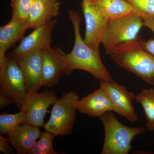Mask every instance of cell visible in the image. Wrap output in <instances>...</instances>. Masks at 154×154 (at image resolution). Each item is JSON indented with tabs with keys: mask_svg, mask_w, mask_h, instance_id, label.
<instances>
[{
	"mask_svg": "<svg viewBox=\"0 0 154 154\" xmlns=\"http://www.w3.org/2000/svg\"><path fill=\"white\" fill-rule=\"evenodd\" d=\"M68 15L73 27L75 42L72 51L65 56L64 74H71L75 70H82L100 81H114L102 62L99 52L89 47L82 38L79 14L70 10L68 11Z\"/></svg>",
	"mask_w": 154,
	"mask_h": 154,
	"instance_id": "cell-1",
	"label": "cell"
},
{
	"mask_svg": "<svg viewBox=\"0 0 154 154\" xmlns=\"http://www.w3.org/2000/svg\"><path fill=\"white\" fill-rule=\"evenodd\" d=\"M143 42L139 36L116 46L108 55L119 66L154 86V56L146 50Z\"/></svg>",
	"mask_w": 154,
	"mask_h": 154,
	"instance_id": "cell-2",
	"label": "cell"
},
{
	"mask_svg": "<svg viewBox=\"0 0 154 154\" xmlns=\"http://www.w3.org/2000/svg\"><path fill=\"white\" fill-rule=\"evenodd\" d=\"M104 127L105 138L102 154H128L132 149L131 143L135 137L145 133L146 129L129 127L117 120L112 111L99 118Z\"/></svg>",
	"mask_w": 154,
	"mask_h": 154,
	"instance_id": "cell-3",
	"label": "cell"
},
{
	"mask_svg": "<svg viewBox=\"0 0 154 154\" xmlns=\"http://www.w3.org/2000/svg\"><path fill=\"white\" fill-rule=\"evenodd\" d=\"M79 99L76 92L63 93L53 105L50 117L43 127L57 136L68 135L72 131L77 109L75 101Z\"/></svg>",
	"mask_w": 154,
	"mask_h": 154,
	"instance_id": "cell-4",
	"label": "cell"
},
{
	"mask_svg": "<svg viewBox=\"0 0 154 154\" xmlns=\"http://www.w3.org/2000/svg\"><path fill=\"white\" fill-rule=\"evenodd\" d=\"M143 26V18L134 14L109 21L102 42L105 54L108 55L119 45L136 39Z\"/></svg>",
	"mask_w": 154,
	"mask_h": 154,
	"instance_id": "cell-5",
	"label": "cell"
},
{
	"mask_svg": "<svg viewBox=\"0 0 154 154\" xmlns=\"http://www.w3.org/2000/svg\"><path fill=\"white\" fill-rule=\"evenodd\" d=\"M0 91L13 99L19 110H21L28 92L25 76L17 59L9 54L0 67Z\"/></svg>",
	"mask_w": 154,
	"mask_h": 154,
	"instance_id": "cell-6",
	"label": "cell"
},
{
	"mask_svg": "<svg viewBox=\"0 0 154 154\" xmlns=\"http://www.w3.org/2000/svg\"><path fill=\"white\" fill-rule=\"evenodd\" d=\"M57 99L56 93L51 90H45L39 93L37 91L27 92L21 110L27 114L26 123L38 127H43L48 107L53 105Z\"/></svg>",
	"mask_w": 154,
	"mask_h": 154,
	"instance_id": "cell-7",
	"label": "cell"
},
{
	"mask_svg": "<svg viewBox=\"0 0 154 154\" xmlns=\"http://www.w3.org/2000/svg\"><path fill=\"white\" fill-rule=\"evenodd\" d=\"M81 7L86 24L84 41L92 49L99 52V45L109 20L100 13L91 0H82Z\"/></svg>",
	"mask_w": 154,
	"mask_h": 154,
	"instance_id": "cell-8",
	"label": "cell"
},
{
	"mask_svg": "<svg viewBox=\"0 0 154 154\" xmlns=\"http://www.w3.org/2000/svg\"><path fill=\"white\" fill-rule=\"evenodd\" d=\"M100 86L109 96L113 105V112L132 122L137 120V114L133 105L135 94L114 81H100Z\"/></svg>",
	"mask_w": 154,
	"mask_h": 154,
	"instance_id": "cell-9",
	"label": "cell"
},
{
	"mask_svg": "<svg viewBox=\"0 0 154 154\" xmlns=\"http://www.w3.org/2000/svg\"><path fill=\"white\" fill-rule=\"evenodd\" d=\"M57 23L53 19L50 22L37 27L22 39L19 45L9 55L14 57L29 53L43 51L51 47L53 30Z\"/></svg>",
	"mask_w": 154,
	"mask_h": 154,
	"instance_id": "cell-10",
	"label": "cell"
},
{
	"mask_svg": "<svg viewBox=\"0 0 154 154\" xmlns=\"http://www.w3.org/2000/svg\"><path fill=\"white\" fill-rule=\"evenodd\" d=\"M66 54L60 47L51 48L42 51L43 87L56 85L64 72Z\"/></svg>",
	"mask_w": 154,
	"mask_h": 154,
	"instance_id": "cell-11",
	"label": "cell"
},
{
	"mask_svg": "<svg viewBox=\"0 0 154 154\" xmlns=\"http://www.w3.org/2000/svg\"><path fill=\"white\" fill-rule=\"evenodd\" d=\"M42 54V51H36L15 57L24 74L28 92L43 87Z\"/></svg>",
	"mask_w": 154,
	"mask_h": 154,
	"instance_id": "cell-12",
	"label": "cell"
},
{
	"mask_svg": "<svg viewBox=\"0 0 154 154\" xmlns=\"http://www.w3.org/2000/svg\"><path fill=\"white\" fill-rule=\"evenodd\" d=\"M75 105L80 113L89 117H99L113 111L112 102L106 92L100 87L93 93L75 101Z\"/></svg>",
	"mask_w": 154,
	"mask_h": 154,
	"instance_id": "cell-13",
	"label": "cell"
},
{
	"mask_svg": "<svg viewBox=\"0 0 154 154\" xmlns=\"http://www.w3.org/2000/svg\"><path fill=\"white\" fill-rule=\"evenodd\" d=\"M60 6V0H34L27 20L28 29H35L57 17Z\"/></svg>",
	"mask_w": 154,
	"mask_h": 154,
	"instance_id": "cell-14",
	"label": "cell"
},
{
	"mask_svg": "<svg viewBox=\"0 0 154 154\" xmlns=\"http://www.w3.org/2000/svg\"><path fill=\"white\" fill-rule=\"evenodd\" d=\"M27 21L11 19L0 28V67L5 62L7 51L24 38L28 29Z\"/></svg>",
	"mask_w": 154,
	"mask_h": 154,
	"instance_id": "cell-15",
	"label": "cell"
},
{
	"mask_svg": "<svg viewBox=\"0 0 154 154\" xmlns=\"http://www.w3.org/2000/svg\"><path fill=\"white\" fill-rule=\"evenodd\" d=\"M42 134L38 127L27 123L20 125L9 136L10 143L17 154H29L30 149Z\"/></svg>",
	"mask_w": 154,
	"mask_h": 154,
	"instance_id": "cell-16",
	"label": "cell"
},
{
	"mask_svg": "<svg viewBox=\"0 0 154 154\" xmlns=\"http://www.w3.org/2000/svg\"><path fill=\"white\" fill-rule=\"evenodd\" d=\"M93 4L108 20L133 14V9L126 0H91Z\"/></svg>",
	"mask_w": 154,
	"mask_h": 154,
	"instance_id": "cell-17",
	"label": "cell"
},
{
	"mask_svg": "<svg viewBox=\"0 0 154 154\" xmlns=\"http://www.w3.org/2000/svg\"><path fill=\"white\" fill-rule=\"evenodd\" d=\"M135 101L139 103L146 119V129L154 131V89L143 88L135 95Z\"/></svg>",
	"mask_w": 154,
	"mask_h": 154,
	"instance_id": "cell-18",
	"label": "cell"
},
{
	"mask_svg": "<svg viewBox=\"0 0 154 154\" xmlns=\"http://www.w3.org/2000/svg\"><path fill=\"white\" fill-rule=\"evenodd\" d=\"M27 115L23 110L15 114L2 113L0 115V133L1 135H11L17 128L26 123Z\"/></svg>",
	"mask_w": 154,
	"mask_h": 154,
	"instance_id": "cell-19",
	"label": "cell"
},
{
	"mask_svg": "<svg viewBox=\"0 0 154 154\" xmlns=\"http://www.w3.org/2000/svg\"><path fill=\"white\" fill-rule=\"evenodd\" d=\"M57 136L56 134L46 131L42 132L39 140L33 145L29 154H58L54 148L53 145Z\"/></svg>",
	"mask_w": 154,
	"mask_h": 154,
	"instance_id": "cell-20",
	"label": "cell"
},
{
	"mask_svg": "<svg viewBox=\"0 0 154 154\" xmlns=\"http://www.w3.org/2000/svg\"><path fill=\"white\" fill-rule=\"evenodd\" d=\"M34 0H11L12 18L27 21Z\"/></svg>",
	"mask_w": 154,
	"mask_h": 154,
	"instance_id": "cell-21",
	"label": "cell"
},
{
	"mask_svg": "<svg viewBox=\"0 0 154 154\" xmlns=\"http://www.w3.org/2000/svg\"><path fill=\"white\" fill-rule=\"evenodd\" d=\"M133 9V14L141 17L154 16V0H126Z\"/></svg>",
	"mask_w": 154,
	"mask_h": 154,
	"instance_id": "cell-22",
	"label": "cell"
},
{
	"mask_svg": "<svg viewBox=\"0 0 154 154\" xmlns=\"http://www.w3.org/2000/svg\"><path fill=\"white\" fill-rule=\"evenodd\" d=\"M144 26L151 30L154 34V16H143ZM143 46L147 51L154 56V38L143 42Z\"/></svg>",
	"mask_w": 154,
	"mask_h": 154,
	"instance_id": "cell-23",
	"label": "cell"
},
{
	"mask_svg": "<svg viewBox=\"0 0 154 154\" xmlns=\"http://www.w3.org/2000/svg\"><path fill=\"white\" fill-rule=\"evenodd\" d=\"M9 138L4 137L3 135H0V152L4 154H14V151L9 146Z\"/></svg>",
	"mask_w": 154,
	"mask_h": 154,
	"instance_id": "cell-24",
	"label": "cell"
},
{
	"mask_svg": "<svg viewBox=\"0 0 154 154\" xmlns=\"http://www.w3.org/2000/svg\"><path fill=\"white\" fill-rule=\"evenodd\" d=\"M14 103V101L11 98L5 95L3 93H0V109H4L9 105Z\"/></svg>",
	"mask_w": 154,
	"mask_h": 154,
	"instance_id": "cell-25",
	"label": "cell"
}]
</instances>
